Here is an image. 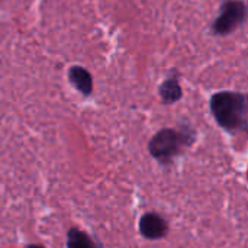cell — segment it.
Returning a JSON list of instances; mask_svg holds the SVG:
<instances>
[{
    "instance_id": "cell-1",
    "label": "cell",
    "mask_w": 248,
    "mask_h": 248,
    "mask_svg": "<svg viewBox=\"0 0 248 248\" xmlns=\"http://www.w3.org/2000/svg\"><path fill=\"white\" fill-rule=\"evenodd\" d=\"M211 112L217 124L230 134L244 132L248 125L247 96L240 92H218L211 97Z\"/></svg>"
},
{
    "instance_id": "cell-2",
    "label": "cell",
    "mask_w": 248,
    "mask_h": 248,
    "mask_svg": "<svg viewBox=\"0 0 248 248\" xmlns=\"http://www.w3.org/2000/svg\"><path fill=\"white\" fill-rule=\"evenodd\" d=\"M196 140V134L190 128H164L160 129L148 142V151L151 157L161 166L171 164L186 148H189Z\"/></svg>"
},
{
    "instance_id": "cell-3",
    "label": "cell",
    "mask_w": 248,
    "mask_h": 248,
    "mask_svg": "<svg viewBox=\"0 0 248 248\" xmlns=\"http://www.w3.org/2000/svg\"><path fill=\"white\" fill-rule=\"evenodd\" d=\"M219 16L212 23L217 35H228L240 28L247 19V4L243 0H224Z\"/></svg>"
},
{
    "instance_id": "cell-4",
    "label": "cell",
    "mask_w": 248,
    "mask_h": 248,
    "mask_svg": "<svg viewBox=\"0 0 248 248\" xmlns=\"http://www.w3.org/2000/svg\"><path fill=\"white\" fill-rule=\"evenodd\" d=\"M138 231L148 241L163 240L169 234V221L158 212H145L138 222Z\"/></svg>"
},
{
    "instance_id": "cell-5",
    "label": "cell",
    "mask_w": 248,
    "mask_h": 248,
    "mask_svg": "<svg viewBox=\"0 0 248 248\" xmlns=\"http://www.w3.org/2000/svg\"><path fill=\"white\" fill-rule=\"evenodd\" d=\"M68 80L83 96H89L93 92L92 74L84 67H80V65L70 67V70H68Z\"/></svg>"
},
{
    "instance_id": "cell-6",
    "label": "cell",
    "mask_w": 248,
    "mask_h": 248,
    "mask_svg": "<svg viewBox=\"0 0 248 248\" xmlns=\"http://www.w3.org/2000/svg\"><path fill=\"white\" fill-rule=\"evenodd\" d=\"M67 248H102V246L86 231L71 227L67 232Z\"/></svg>"
},
{
    "instance_id": "cell-7",
    "label": "cell",
    "mask_w": 248,
    "mask_h": 248,
    "mask_svg": "<svg viewBox=\"0 0 248 248\" xmlns=\"http://www.w3.org/2000/svg\"><path fill=\"white\" fill-rule=\"evenodd\" d=\"M160 96L166 105L176 103L182 99V86L176 77H169L160 86Z\"/></svg>"
},
{
    "instance_id": "cell-8",
    "label": "cell",
    "mask_w": 248,
    "mask_h": 248,
    "mask_svg": "<svg viewBox=\"0 0 248 248\" xmlns=\"http://www.w3.org/2000/svg\"><path fill=\"white\" fill-rule=\"evenodd\" d=\"M25 248H46V247H44V246H41V244H29V246H26Z\"/></svg>"
}]
</instances>
